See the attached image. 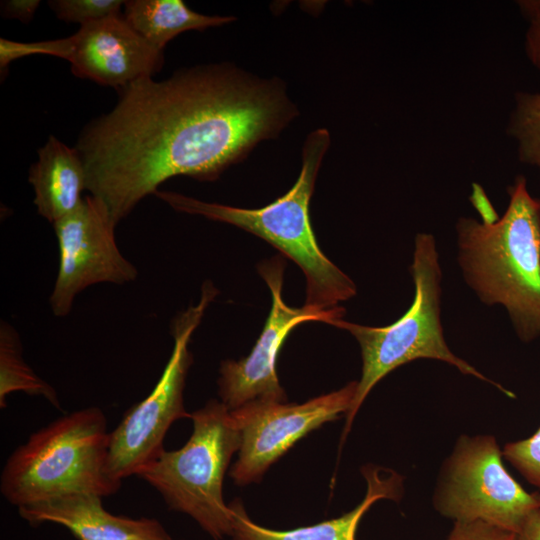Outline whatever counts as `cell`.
Returning a JSON list of instances; mask_svg holds the SVG:
<instances>
[{
    "label": "cell",
    "instance_id": "6da1fadb",
    "mask_svg": "<svg viewBox=\"0 0 540 540\" xmlns=\"http://www.w3.org/2000/svg\"><path fill=\"white\" fill-rule=\"evenodd\" d=\"M118 91L116 105L86 124L75 145L87 190L117 224L174 176L215 181L299 114L281 79L226 62Z\"/></svg>",
    "mask_w": 540,
    "mask_h": 540
},
{
    "label": "cell",
    "instance_id": "7a4b0ae2",
    "mask_svg": "<svg viewBox=\"0 0 540 540\" xmlns=\"http://www.w3.org/2000/svg\"><path fill=\"white\" fill-rule=\"evenodd\" d=\"M508 195L507 209L495 221L458 219L457 258L480 301L504 307L517 337L530 343L540 336V199L521 175Z\"/></svg>",
    "mask_w": 540,
    "mask_h": 540
},
{
    "label": "cell",
    "instance_id": "3957f363",
    "mask_svg": "<svg viewBox=\"0 0 540 540\" xmlns=\"http://www.w3.org/2000/svg\"><path fill=\"white\" fill-rule=\"evenodd\" d=\"M330 143L327 129L310 132L302 147V166L295 184L287 193L261 208L211 203L171 191L157 190L154 195L176 211L228 223L264 239L303 271L305 305L331 309L354 297L357 288L320 249L310 220V200Z\"/></svg>",
    "mask_w": 540,
    "mask_h": 540
},
{
    "label": "cell",
    "instance_id": "277c9868",
    "mask_svg": "<svg viewBox=\"0 0 540 540\" xmlns=\"http://www.w3.org/2000/svg\"><path fill=\"white\" fill-rule=\"evenodd\" d=\"M109 433L104 413L95 406L49 423L7 459L2 495L18 508L71 493L115 494L121 482L106 469Z\"/></svg>",
    "mask_w": 540,
    "mask_h": 540
},
{
    "label": "cell",
    "instance_id": "5b68a950",
    "mask_svg": "<svg viewBox=\"0 0 540 540\" xmlns=\"http://www.w3.org/2000/svg\"><path fill=\"white\" fill-rule=\"evenodd\" d=\"M410 272L415 288L414 297L410 307L395 322L383 327L366 326L343 319L333 323V326L355 337L362 357V375L352 405L346 413L342 442L373 387L394 369L417 359L448 363L462 374L473 376L511 395L503 386L456 356L445 341L441 323L442 271L432 234L418 233L415 236Z\"/></svg>",
    "mask_w": 540,
    "mask_h": 540
},
{
    "label": "cell",
    "instance_id": "8992f818",
    "mask_svg": "<svg viewBox=\"0 0 540 540\" xmlns=\"http://www.w3.org/2000/svg\"><path fill=\"white\" fill-rule=\"evenodd\" d=\"M193 432L178 450H164L137 474L215 540L232 535V514L223 498V481L241 432L231 411L216 399L190 414Z\"/></svg>",
    "mask_w": 540,
    "mask_h": 540
},
{
    "label": "cell",
    "instance_id": "52a82bcc",
    "mask_svg": "<svg viewBox=\"0 0 540 540\" xmlns=\"http://www.w3.org/2000/svg\"><path fill=\"white\" fill-rule=\"evenodd\" d=\"M492 435H462L440 469L432 503L455 522L482 521L518 533L540 508V493L527 492L507 471Z\"/></svg>",
    "mask_w": 540,
    "mask_h": 540
},
{
    "label": "cell",
    "instance_id": "ba28073f",
    "mask_svg": "<svg viewBox=\"0 0 540 540\" xmlns=\"http://www.w3.org/2000/svg\"><path fill=\"white\" fill-rule=\"evenodd\" d=\"M218 290L210 282L202 285L200 300L179 312L170 331L174 345L170 358L150 394L125 414L109 433L106 469L111 478L137 475L165 449L164 438L178 419L190 418L184 407L183 392L192 354L188 348L191 336Z\"/></svg>",
    "mask_w": 540,
    "mask_h": 540
},
{
    "label": "cell",
    "instance_id": "9c48e42d",
    "mask_svg": "<svg viewBox=\"0 0 540 540\" xmlns=\"http://www.w3.org/2000/svg\"><path fill=\"white\" fill-rule=\"evenodd\" d=\"M53 226L59 265L49 303L56 317L67 316L76 296L89 286L122 285L137 278V268L117 245V223L97 198L85 196L73 212Z\"/></svg>",
    "mask_w": 540,
    "mask_h": 540
},
{
    "label": "cell",
    "instance_id": "30bf717a",
    "mask_svg": "<svg viewBox=\"0 0 540 540\" xmlns=\"http://www.w3.org/2000/svg\"><path fill=\"white\" fill-rule=\"evenodd\" d=\"M284 267V260L280 256L259 264L258 271L272 296L263 331L247 357L221 362L218 394L229 411L254 402L285 403L287 396L279 383L276 362L291 330L307 321L333 325L345 315V308L340 305L327 310L305 304L300 308L288 306L282 298Z\"/></svg>",
    "mask_w": 540,
    "mask_h": 540
},
{
    "label": "cell",
    "instance_id": "8fae6325",
    "mask_svg": "<svg viewBox=\"0 0 540 540\" xmlns=\"http://www.w3.org/2000/svg\"><path fill=\"white\" fill-rule=\"evenodd\" d=\"M358 381L302 404L254 402L231 411L241 432L238 459L230 476L239 486L259 481L298 440L348 412Z\"/></svg>",
    "mask_w": 540,
    "mask_h": 540
},
{
    "label": "cell",
    "instance_id": "7c38bea8",
    "mask_svg": "<svg viewBox=\"0 0 540 540\" xmlns=\"http://www.w3.org/2000/svg\"><path fill=\"white\" fill-rule=\"evenodd\" d=\"M69 62L77 77L118 90L161 70L162 50L136 32L123 15L80 26Z\"/></svg>",
    "mask_w": 540,
    "mask_h": 540
},
{
    "label": "cell",
    "instance_id": "4fadbf2b",
    "mask_svg": "<svg viewBox=\"0 0 540 540\" xmlns=\"http://www.w3.org/2000/svg\"><path fill=\"white\" fill-rule=\"evenodd\" d=\"M100 495L71 493L18 507L31 525L54 523L77 540H173L155 518H130L107 511Z\"/></svg>",
    "mask_w": 540,
    "mask_h": 540
},
{
    "label": "cell",
    "instance_id": "5bb4252c",
    "mask_svg": "<svg viewBox=\"0 0 540 540\" xmlns=\"http://www.w3.org/2000/svg\"><path fill=\"white\" fill-rule=\"evenodd\" d=\"M361 473L367 483L363 500L342 516L315 525L292 530H273L253 522L240 500L229 504L232 514V540H356L359 523L378 500L398 501L403 492V478L395 471L365 465Z\"/></svg>",
    "mask_w": 540,
    "mask_h": 540
},
{
    "label": "cell",
    "instance_id": "9a60e30c",
    "mask_svg": "<svg viewBox=\"0 0 540 540\" xmlns=\"http://www.w3.org/2000/svg\"><path fill=\"white\" fill-rule=\"evenodd\" d=\"M37 212L50 223L73 212L87 190L86 171L78 150L50 136L38 150V160L29 169Z\"/></svg>",
    "mask_w": 540,
    "mask_h": 540
},
{
    "label": "cell",
    "instance_id": "2e32d148",
    "mask_svg": "<svg viewBox=\"0 0 540 540\" xmlns=\"http://www.w3.org/2000/svg\"><path fill=\"white\" fill-rule=\"evenodd\" d=\"M123 17L145 40L162 51L182 32L205 30L235 20L230 16L198 13L182 0L125 1Z\"/></svg>",
    "mask_w": 540,
    "mask_h": 540
},
{
    "label": "cell",
    "instance_id": "e0dca14e",
    "mask_svg": "<svg viewBox=\"0 0 540 540\" xmlns=\"http://www.w3.org/2000/svg\"><path fill=\"white\" fill-rule=\"evenodd\" d=\"M24 392L45 398L55 408L61 409L56 390L40 378L24 361L19 333L6 321L0 325V407L7 406L10 393Z\"/></svg>",
    "mask_w": 540,
    "mask_h": 540
},
{
    "label": "cell",
    "instance_id": "ac0fdd59",
    "mask_svg": "<svg viewBox=\"0 0 540 540\" xmlns=\"http://www.w3.org/2000/svg\"><path fill=\"white\" fill-rule=\"evenodd\" d=\"M521 162L540 168V93L519 92L509 123Z\"/></svg>",
    "mask_w": 540,
    "mask_h": 540
},
{
    "label": "cell",
    "instance_id": "d6986e66",
    "mask_svg": "<svg viewBox=\"0 0 540 540\" xmlns=\"http://www.w3.org/2000/svg\"><path fill=\"white\" fill-rule=\"evenodd\" d=\"M49 6L56 16L66 22L80 26L119 15L125 1L122 0H53Z\"/></svg>",
    "mask_w": 540,
    "mask_h": 540
},
{
    "label": "cell",
    "instance_id": "ffe728a7",
    "mask_svg": "<svg viewBox=\"0 0 540 540\" xmlns=\"http://www.w3.org/2000/svg\"><path fill=\"white\" fill-rule=\"evenodd\" d=\"M502 454L540 493V428L528 438L507 443Z\"/></svg>",
    "mask_w": 540,
    "mask_h": 540
},
{
    "label": "cell",
    "instance_id": "44dd1931",
    "mask_svg": "<svg viewBox=\"0 0 540 540\" xmlns=\"http://www.w3.org/2000/svg\"><path fill=\"white\" fill-rule=\"evenodd\" d=\"M73 51L72 36L47 41L30 43L15 42L5 38L0 39V67L7 69L9 63L22 57L44 54L56 56L69 61Z\"/></svg>",
    "mask_w": 540,
    "mask_h": 540
},
{
    "label": "cell",
    "instance_id": "7402d4cb",
    "mask_svg": "<svg viewBox=\"0 0 540 540\" xmlns=\"http://www.w3.org/2000/svg\"><path fill=\"white\" fill-rule=\"evenodd\" d=\"M516 3L527 22L525 54L530 63L540 71V0H519Z\"/></svg>",
    "mask_w": 540,
    "mask_h": 540
},
{
    "label": "cell",
    "instance_id": "603a6c76",
    "mask_svg": "<svg viewBox=\"0 0 540 540\" xmlns=\"http://www.w3.org/2000/svg\"><path fill=\"white\" fill-rule=\"evenodd\" d=\"M446 540H520L517 533L482 521L455 522Z\"/></svg>",
    "mask_w": 540,
    "mask_h": 540
},
{
    "label": "cell",
    "instance_id": "cb8c5ba5",
    "mask_svg": "<svg viewBox=\"0 0 540 540\" xmlns=\"http://www.w3.org/2000/svg\"><path fill=\"white\" fill-rule=\"evenodd\" d=\"M40 5L39 0H8L1 2V14L8 19L28 23Z\"/></svg>",
    "mask_w": 540,
    "mask_h": 540
},
{
    "label": "cell",
    "instance_id": "d4e9b609",
    "mask_svg": "<svg viewBox=\"0 0 540 540\" xmlns=\"http://www.w3.org/2000/svg\"><path fill=\"white\" fill-rule=\"evenodd\" d=\"M471 201L480 213L482 221L492 222L499 218L481 186L474 184Z\"/></svg>",
    "mask_w": 540,
    "mask_h": 540
},
{
    "label": "cell",
    "instance_id": "484cf974",
    "mask_svg": "<svg viewBox=\"0 0 540 540\" xmlns=\"http://www.w3.org/2000/svg\"><path fill=\"white\" fill-rule=\"evenodd\" d=\"M517 534L520 540H540V508L528 516Z\"/></svg>",
    "mask_w": 540,
    "mask_h": 540
},
{
    "label": "cell",
    "instance_id": "4316f807",
    "mask_svg": "<svg viewBox=\"0 0 540 540\" xmlns=\"http://www.w3.org/2000/svg\"><path fill=\"white\" fill-rule=\"evenodd\" d=\"M539 170H540V168H539Z\"/></svg>",
    "mask_w": 540,
    "mask_h": 540
}]
</instances>
